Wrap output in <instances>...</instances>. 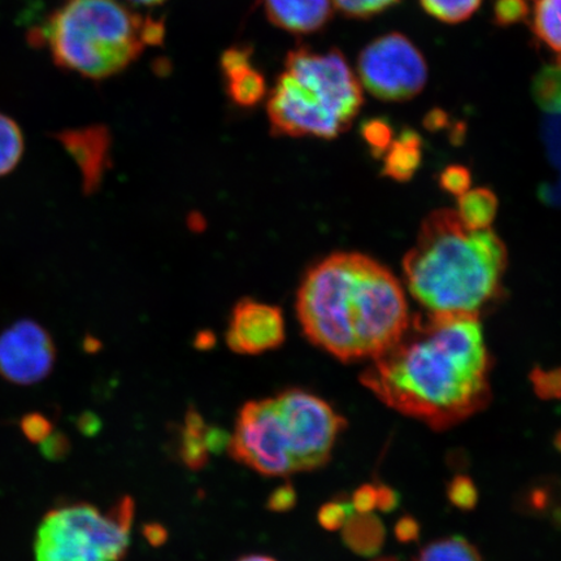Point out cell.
Listing matches in <instances>:
<instances>
[{
  "label": "cell",
  "instance_id": "obj_1",
  "mask_svg": "<svg viewBox=\"0 0 561 561\" xmlns=\"http://www.w3.org/2000/svg\"><path fill=\"white\" fill-rule=\"evenodd\" d=\"M489 370L479 318L426 313L362 381L391 409L445 430L488 404Z\"/></svg>",
  "mask_w": 561,
  "mask_h": 561
},
{
  "label": "cell",
  "instance_id": "obj_2",
  "mask_svg": "<svg viewBox=\"0 0 561 561\" xmlns=\"http://www.w3.org/2000/svg\"><path fill=\"white\" fill-rule=\"evenodd\" d=\"M297 314L307 339L345 363L377 359L411 324L401 283L357 252H336L306 273Z\"/></svg>",
  "mask_w": 561,
  "mask_h": 561
},
{
  "label": "cell",
  "instance_id": "obj_3",
  "mask_svg": "<svg viewBox=\"0 0 561 561\" xmlns=\"http://www.w3.org/2000/svg\"><path fill=\"white\" fill-rule=\"evenodd\" d=\"M507 259L493 230L468 228L456 210L439 209L404 257L405 285L426 313L480 318L501 296Z\"/></svg>",
  "mask_w": 561,
  "mask_h": 561
},
{
  "label": "cell",
  "instance_id": "obj_4",
  "mask_svg": "<svg viewBox=\"0 0 561 561\" xmlns=\"http://www.w3.org/2000/svg\"><path fill=\"white\" fill-rule=\"evenodd\" d=\"M163 37L161 21L118 0H68L32 32L33 44L46 47L56 66L91 80L123 72Z\"/></svg>",
  "mask_w": 561,
  "mask_h": 561
},
{
  "label": "cell",
  "instance_id": "obj_5",
  "mask_svg": "<svg viewBox=\"0 0 561 561\" xmlns=\"http://www.w3.org/2000/svg\"><path fill=\"white\" fill-rule=\"evenodd\" d=\"M362 105L359 79L342 53L301 47L287 55L266 111L275 135L333 139Z\"/></svg>",
  "mask_w": 561,
  "mask_h": 561
},
{
  "label": "cell",
  "instance_id": "obj_6",
  "mask_svg": "<svg viewBox=\"0 0 561 561\" xmlns=\"http://www.w3.org/2000/svg\"><path fill=\"white\" fill-rule=\"evenodd\" d=\"M133 520L135 502L128 496L107 512L88 503L55 508L35 531L34 561H123Z\"/></svg>",
  "mask_w": 561,
  "mask_h": 561
},
{
  "label": "cell",
  "instance_id": "obj_7",
  "mask_svg": "<svg viewBox=\"0 0 561 561\" xmlns=\"http://www.w3.org/2000/svg\"><path fill=\"white\" fill-rule=\"evenodd\" d=\"M275 402L296 472L324 467L346 425L345 419L324 399L304 389H287L275 398Z\"/></svg>",
  "mask_w": 561,
  "mask_h": 561
},
{
  "label": "cell",
  "instance_id": "obj_8",
  "mask_svg": "<svg viewBox=\"0 0 561 561\" xmlns=\"http://www.w3.org/2000/svg\"><path fill=\"white\" fill-rule=\"evenodd\" d=\"M357 79L368 93L385 102H404L424 90L427 65L423 53L404 34L380 35L357 58Z\"/></svg>",
  "mask_w": 561,
  "mask_h": 561
},
{
  "label": "cell",
  "instance_id": "obj_9",
  "mask_svg": "<svg viewBox=\"0 0 561 561\" xmlns=\"http://www.w3.org/2000/svg\"><path fill=\"white\" fill-rule=\"evenodd\" d=\"M228 451L241 465L266 477L296 472L275 398L251 401L242 407Z\"/></svg>",
  "mask_w": 561,
  "mask_h": 561
},
{
  "label": "cell",
  "instance_id": "obj_10",
  "mask_svg": "<svg viewBox=\"0 0 561 561\" xmlns=\"http://www.w3.org/2000/svg\"><path fill=\"white\" fill-rule=\"evenodd\" d=\"M56 359L50 333L32 320H21L0 333V376L15 385H34L51 374Z\"/></svg>",
  "mask_w": 561,
  "mask_h": 561
},
{
  "label": "cell",
  "instance_id": "obj_11",
  "mask_svg": "<svg viewBox=\"0 0 561 561\" xmlns=\"http://www.w3.org/2000/svg\"><path fill=\"white\" fill-rule=\"evenodd\" d=\"M285 320L278 307L243 299L231 311L227 343L233 353L261 355L285 342Z\"/></svg>",
  "mask_w": 561,
  "mask_h": 561
},
{
  "label": "cell",
  "instance_id": "obj_12",
  "mask_svg": "<svg viewBox=\"0 0 561 561\" xmlns=\"http://www.w3.org/2000/svg\"><path fill=\"white\" fill-rule=\"evenodd\" d=\"M266 16L289 33L319 32L331 21L333 0H263Z\"/></svg>",
  "mask_w": 561,
  "mask_h": 561
},
{
  "label": "cell",
  "instance_id": "obj_13",
  "mask_svg": "<svg viewBox=\"0 0 561 561\" xmlns=\"http://www.w3.org/2000/svg\"><path fill=\"white\" fill-rule=\"evenodd\" d=\"M221 70L231 102L248 108L261 103L266 94V82L252 61L249 48H230L222 55Z\"/></svg>",
  "mask_w": 561,
  "mask_h": 561
},
{
  "label": "cell",
  "instance_id": "obj_14",
  "mask_svg": "<svg viewBox=\"0 0 561 561\" xmlns=\"http://www.w3.org/2000/svg\"><path fill=\"white\" fill-rule=\"evenodd\" d=\"M70 146L85 175L87 187L100 184L110 149V135L104 128H90L70 135Z\"/></svg>",
  "mask_w": 561,
  "mask_h": 561
},
{
  "label": "cell",
  "instance_id": "obj_15",
  "mask_svg": "<svg viewBox=\"0 0 561 561\" xmlns=\"http://www.w3.org/2000/svg\"><path fill=\"white\" fill-rule=\"evenodd\" d=\"M423 142L416 131L407 129L401 136L391 140L383 152V173L386 178L396 181H409L416 174L421 158H423Z\"/></svg>",
  "mask_w": 561,
  "mask_h": 561
},
{
  "label": "cell",
  "instance_id": "obj_16",
  "mask_svg": "<svg viewBox=\"0 0 561 561\" xmlns=\"http://www.w3.org/2000/svg\"><path fill=\"white\" fill-rule=\"evenodd\" d=\"M342 530L343 541L348 549L363 557L375 556L385 542L383 525L371 512L360 514L354 511Z\"/></svg>",
  "mask_w": 561,
  "mask_h": 561
},
{
  "label": "cell",
  "instance_id": "obj_17",
  "mask_svg": "<svg viewBox=\"0 0 561 561\" xmlns=\"http://www.w3.org/2000/svg\"><path fill=\"white\" fill-rule=\"evenodd\" d=\"M528 20L537 39L561 54V0H535Z\"/></svg>",
  "mask_w": 561,
  "mask_h": 561
},
{
  "label": "cell",
  "instance_id": "obj_18",
  "mask_svg": "<svg viewBox=\"0 0 561 561\" xmlns=\"http://www.w3.org/2000/svg\"><path fill=\"white\" fill-rule=\"evenodd\" d=\"M497 213L496 195L489 188H474L458 196L456 214L471 229H489Z\"/></svg>",
  "mask_w": 561,
  "mask_h": 561
},
{
  "label": "cell",
  "instance_id": "obj_19",
  "mask_svg": "<svg viewBox=\"0 0 561 561\" xmlns=\"http://www.w3.org/2000/svg\"><path fill=\"white\" fill-rule=\"evenodd\" d=\"M207 426L205 420L193 409L187 412L185 424L182 426L179 453L185 466L195 471L206 467L208 462Z\"/></svg>",
  "mask_w": 561,
  "mask_h": 561
},
{
  "label": "cell",
  "instance_id": "obj_20",
  "mask_svg": "<svg viewBox=\"0 0 561 561\" xmlns=\"http://www.w3.org/2000/svg\"><path fill=\"white\" fill-rule=\"evenodd\" d=\"M531 94L543 111L561 114V67L545 66L533 79Z\"/></svg>",
  "mask_w": 561,
  "mask_h": 561
},
{
  "label": "cell",
  "instance_id": "obj_21",
  "mask_svg": "<svg viewBox=\"0 0 561 561\" xmlns=\"http://www.w3.org/2000/svg\"><path fill=\"white\" fill-rule=\"evenodd\" d=\"M24 136L16 122L0 114V178L19 165L24 153Z\"/></svg>",
  "mask_w": 561,
  "mask_h": 561
},
{
  "label": "cell",
  "instance_id": "obj_22",
  "mask_svg": "<svg viewBox=\"0 0 561 561\" xmlns=\"http://www.w3.org/2000/svg\"><path fill=\"white\" fill-rule=\"evenodd\" d=\"M419 561H482L480 552L466 538L455 536L427 545Z\"/></svg>",
  "mask_w": 561,
  "mask_h": 561
},
{
  "label": "cell",
  "instance_id": "obj_23",
  "mask_svg": "<svg viewBox=\"0 0 561 561\" xmlns=\"http://www.w3.org/2000/svg\"><path fill=\"white\" fill-rule=\"evenodd\" d=\"M421 7L432 16L445 24H460L479 11L482 0H420Z\"/></svg>",
  "mask_w": 561,
  "mask_h": 561
},
{
  "label": "cell",
  "instance_id": "obj_24",
  "mask_svg": "<svg viewBox=\"0 0 561 561\" xmlns=\"http://www.w3.org/2000/svg\"><path fill=\"white\" fill-rule=\"evenodd\" d=\"M401 0H333L335 9L351 19H370L388 11Z\"/></svg>",
  "mask_w": 561,
  "mask_h": 561
},
{
  "label": "cell",
  "instance_id": "obj_25",
  "mask_svg": "<svg viewBox=\"0 0 561 561\" xmlns=\"http://www.w3.org/2000/svg\"><path fill=\"white\" fill-rule=\"evenodd\" d=\"M530 0H495L493 16L497 26H512L528 21Z\"/></svg>",
  "mask_w": 561,
  "mask_h": 561
},
{
  "label": "cell",
  "instance_id": "obj_26",
  "mask_svg": "<svg viewBox=\"0 0 561 561\" xmlns=\"http://www.w3.org/2000/svg\"><path fill=\"white\" fill-rule=\"evenodd\" d=\"M447 497L456 508L468 511L476 507L479 502V490L467 476H456L448 483Z\"/></svg>",
  "mask_w": 561,
  "mask_h": 561
},
{
  "label": "cell",
  "instance_id": "obj_27",
  "mask_svg": "<svg viewBox=\"0 0 561 561\" xmlns=\"http://www.w3.org/2000/svg\"><path fill=\"white\" fill-rule=\"evenodd\" d=\"M362 133L371 151H374L375 157L383 156L391 140L394 139L392 138L390 125L382 121V118H371V121L363 125Z\"/></svg>",
  "mask_w": 561,
  "mask_h": 561
},
{
  "label": "cell",
  "instance_id": "obj_28",
  "mask_svg": "<svg viewBox=\"0 0 561 561\" xmlns=\"http://www.w3.org/2000/svg\"><path fill=\"white\" fill-rule=\"evenodd\" d=\"M353 504L334 501L324 504L319 511V523L325 530H341L353 514Z\"/></svg>",
  "mask_w": 561,
  "mask_h": 561
},
{
  "label": "cell",
  "instance_id": "obj_29",
  "mask_svg": "<svg viewBox=\"0 0 561 561\" xmlns=\"http://www.w3.org/2000/svg\"><path fill=\"white\" fill-rule=\"evenodd\" d=\"M471 173L461 165L447 167L439 175L440 187L455 196L467 193L471 188Z\"/></svg>",
  "mask_w": 561,
  "mask_h": 561
},
{
  "label": "cell",
  "instance_id": "obj_30",
  "mask_svg": "<svg viewBox=\"0 0 561 561\" xmlns=\"http://www.w3.org/2000/svg\"><path fill=\"white\" fill-rule=\"evenodd\" d=\"M531 382L539 397L543 399L561 398V368L536 369L531 374Z\"/></svg>",
  "mask_w": 561,
  "mask_h": 561
},
{
  "label": "cell",
  "instance_id": "obj_31",
  "mask_svg": "<svg viewBox=\"0 0 561 561\" xmlns=\"http://www.w3.org/2000/svg\"><path fill=\"white\" fill-rule=\"evenodd\" d=\"M21 430L32 442L41 444L53 433V425L45 416L33 413V415L24 417Z\"/></svg>",
  "mask_w": 561,
  "mask_h": 561
},
{
  "label": "cell",
  "instance_id": "obj_32",
  "mask_svg": "<svg viewBox=\"0 0 561 561\" xmlns=\"http://www.w3.org/2000/svg\"><path fill=\"white\" fill-rule=\"evenodd\" d=\"M297 503V493L290 483L277 488L270 496L268 507L273 512H287L294 508Z\"/></svg>",
  "mask_w": 561,
  "mask_h": 561
},
{
  "label": "cell",
  "instance_id": "obj_33",
  "mask_svg": "<svg viewBox=\"0 0 561 561\" xmlns=\"http://www.w3.org/2000/svg\"><path fill=\"white\" fill-rule=\"evenodd\" d=\"M42 454L48 459H61L69 451L68 439L59 433H51L45 440L41 442Z\"/></svg>",
  "mask_w": 561,
  "mask_h": 561
},
{
  "label": "cell",
  "instance_id": "obj_34",
  "mask_svg": "<svg viewBox=\"0 0 561 561\" xmlns=\"http://www.w3.org/2000/svg\"><path fill=\"white\" fill-rule=\"evenodd\" d=\"M353 508L360 514H369L377 508V488L375 485H364L355 491L353 496Z\"/></svg>",
  "mask_w": 561,
  "mask_h": 561
},
{
  "label": "cell",
  "instance_id": "obj_35",
  "mask_svg": "<svg viewBox=\"0 0 561 561\" xmlns=\"http://www.w3.org/2000/svg\"><path fill=\"white\" fill-rule=\"evenodd\" d=\"M420 535V526L415 518L403 517L396 526V536L399 541L410 543L416 541Z\"/></svg>",
  "mask_w": 561,
  "mask_h": 561
},
{
  "label": "cell",
  "instance_id": "obj_36",
  "mask_svg": "<svg viewBox=\"0 0 561 561\" xmlns=\"http://www.w3.org/2000/svg\"><path fill=\"white\" fill-rule=\"evenodd\" d=\"M377 488V508L383 512L394 511L401 502L397 491L389 486H376Z\"/></svg>",
  "mask_w": 561,
  "mask_h": 561
},
{
  "label": "cell",
  "instance_id": "obj_37",
  "mask_svg": "<svg viewBox=\"0 0 561 561\" xmlns=\"http://www.w3.org/2000/svg\"><path fill=\"white\" fill-rule=\"evenodd\" d=\"M145 535L147 539H149V542L153 546L164 543L167 539L165 529L161 528V526L157 524L147 526Z\"/></svg>",
  "mask_w": 561,
  "mask_h": 561
},
{
  "label": "cell",
  "instance_id": "obj_38",
  "mask_svg": "<svg viewBox=\"0 0 561 561\" xmlns=\"http://www.w3.org/2000/svg\"><path fill=\"white\" fill-rule=\"evenodd\" d=\"M128 2L138 5H159L161 3H164L165 0H128Z\"/></svg>",
  "mask_w": 561,
  "mask_h": 561
},
{
  "label": "cell",
  "instance_id": "obj_39",
  "mask_svg": "<svg viewBox=\"0 0 561 561\" xmlns=\"http://www.w3.org/2000/svg\"><path fill=\"white\" fill-rule=\"evenodd\" d=\"M237 561H276V560L273 558H270V557H265V556H249V557L241 558L240 560H237Z\"/></svg>",
  "mask_w": 561,
  "mask_h": 561
},
{
  "label": "cell",
  "instance_id": "obj_40",
  "mask_svg": "<svg viewBox=\"0 0 561 561\" xmlns=\"http://www.w3.org/2000/svg\"><path fill=\"white\" fill-rule=\"evenodd\" d=\"M556 446L558 450L561 453V431L558 433V436L556 438Z\"/></svg>",
  "mask_w": 561,
  "mask_h": 561
},
{
  "label": "cell",
  "instance_id": "obj_41",
  "mask_svg": "<svg viewBox=\"0 0 561 561\" xmlns=\"http://www.w3.org/2000/svg\"><path fill=\"white\" fill-rule=\"evenodd\" d=\"M378 561H394V560H389V559H386V560H378Z\"/></svg>",
  "mask_w": 561,
  "mask_h": 561
}]
</instances>
